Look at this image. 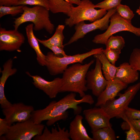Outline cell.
Masks as SVG:
<instances>
[{"label": "cell", "mask_w": 140, "mask_h": 140, "mask_svg": "<svg viewBox=\"0 0 140 140\" xmlns=\"http://www.w3.org/2000/svg\"><path fill=\"white\" fill-rule=\"evenodd\" d=\"M76 96L75 93L71 92L58 101L51 102L44 109L34 110L31 118L37 124L47 120L46 125L50 126L58 121L67 119L68 116L67 111L68 109H73L75 115L80 114L82 108L79 104L86 103L92 105L94 103L92 97L89 94H86L79 100L76 99Z\"/></svg>", "instance_id": "cell-1"}, {"label": "cell", "mask_w": 140, "mask_h": 140, "mask_svg": "<svg viewBox=\"0 0 140 140\" xmlns=\"http://www.w3.org/2000/svg\"><path fill=\"white\" fill-rule=\"evenodd\" d=\"M93 60L88 63H75L68 67L62 73L59 93L69 92L78 93L81 98L88 90L86 75L89 67L94 62Z\"/></svg>", "instance_id": "cell-2"}, {"label": "cell", "mask_w": 140, "mask_h": 140, "mask_svg": "<svg viewBox=\"0 0 140 140\" xmlns=\"http://www.w3.org/2000/svg\"><path fill=\"white\" fill-rule=\"evenodd\" d=\"M23 11L21 16L15 18L13 26L18 30L19 26L24 23L31 22L34 25L33 29L39 31L45 29L50 34L54 30V26L50 18L49 10L46 8L40 6L29 7L24 5Z\"/></svg>", "instance_id": "cell-3"}, {"label": "cell", "mask_w": 140, "mask_h": 140, "mask_svg": "<svg viewBox=\"0 0 140 140\" xmlns=\"http://www.w3.org/2000/svg\"><path fill=\"white\" fill-rule=\"evenodd\" d=\"M103 49L102 47L93 49L90 51L83 53L62 57H58L52 52H48L45 55V66L51 75L62 74L68 65L76 63L83 64L85 59L94 54L102 53Z\"/></svg>", "instance_id": "cell-4"}, {"label": "cell", "mask_w": 140, "mask_h": 140, "mask_svg": "<svg viewBox=\"0 0 140 140\" xmlns=\"http://www.w3.org/2000/svg\"><path fill=\"white\" fill-rule=\"evenodd\" d=\"M95 5L89 0H81L80 3L76 7L73 6L67 15L65 23L70 27L85 20L92 22L103 17L107 13L106 10L95 9Z\"/></svg>", "instance_id": "cell-5"}, {"label": "cell", "mask_w": 140, "mask_h": 140, "mask_svg": "<svg viewBox=\"0 0 140 140\" xmlns=\"http://www.w3.org/2000/svg\"><path fill=\"white\" fill-rule=\"evenodd\" d=\"M45 127L41 123H35L31 118L11 125L6 133L0 136V140H31L36 136L41 135Z\"/></svg>", "instance_id": "cell-6"}, {"label": "cell", "mask_w": 140, "mask_h": 140, "mask_svg": "<svg viewBox=\"0 0 140 140\" xmlns=\"http://www.w3.org/2000/svg\"><path fill=\"white\" fill-rule=\"evenodd\" d=\"M140 89V81L129 86L123 94L119 93V97L107 101L100 107L102 108L110 118H119L134 98Z\"/></svg>", "instance_id": "cell-7"}, {"label": "cell", "mask_w": 140, "mask_h": 140, "mask_svg": "<svg viewBox=\"0 0 140 140\" xmlns=\"http://www.w3.org/2000/svg\"><path fill=\"white\" fill-rule=\"evenodd\" d=\"M110 24L104 33L97 34L92 41L96 44L105 45L109 38L113 34L119 32L127 31L140 36V28H137L122 18L116 12L111 16Z\"/></svg>", "instance_id": "cell-8"}, {"label": "cell", "mask_w": 140, "mask_h": 140, "mask_svg": "<svg viewBox=\"0 0 140 140\" xmlns=\"http://www.w3.org/2000/svg\"><path fill=\"white\" fill-rule=\"evenodd\" d=\"M116 12V8L108 11L107 13L101 18L90 24H86L84 21L75 25V32L69 41L64 45H68L83 38L88 33L97 29L101 30H107L109 26L111 16Z\"/></svg>", "instance_id": "cell-9"}, {"label": "cell", "mask_w": 140, "mask_h": 140, "mask_svg": "<svg viewBox=\"0 0 140 140\" xmlns=\"http://www.w3.org/2000/svg\"><path fill=\"white\" fill-rule=\"evenodd\" d=\"M95 59V68L88 71L86 79L88 89L91 90L93 94L98 97L105 88L107 81L102 75L101 63L97 58Z\"/></svg>", "instance_id": "cell-10"}, {"label": "cell", "mask_w": 140, "mask_h": 140, "mask_svg": "<svg viewBox=\"0 0 140 140\" xmlns=\"http://www.w3.org/2000/svg\"><path fill=\"white\" fill-rule=\"evenodd\" d=\"M34 110L32 106L19 102L3 109L2 111L6 121L11 126L14 123L22 122L30 119Z\"/></svg>", "instance_id": "cell-11"}, {"label": "cell", "mask_w": 140, "mask_h": 140, "mask_svg": "<svg viewBox=\"0 0 140 140\" xmlns=\"http://www.w3.org/2000/svg\"><path fill=\"white\" fill-rule=\"evenodd\" d=\"M25 41L23 34L15 29L6 30L0 28V51L9 52L20 51Z\"/></svg>", "instance_id": "cell-12"}, {"label": "cell", "mask_w": 140, "mask_h": 140, "mask_svg": "<svg viewBox=\"0 0 140 140\" xmlns=\"http://www.w3.org/2000/svg\"><path fill=\"white\" fill-rule=\"evenodd\" d=\"M95 107L83 111V114L92 130L112 126L111 119L101 108Z\"/></svg>", "instance_id": "cell-13"}, {"label": "cell", "mask_w": 140, "mask_h": 140, "mask_svg": "<svg viewBox=\"0 0 140 140\" xmlns=\"http://www.w3.org/2000/svg\"><path fill=\"white\" fill-rule=\"evenodd\" d=\"M26 73L32 78V83L34 86L43 91L50 98H55L59 93L62 83L61 78H56L52 81H48L38 75H31L28 72H26Z\"/></svg>", "instance_id": "cell-14"}, {"label": "cell", "mask_w": 140, "mask_h": 140, "mask_svg": "<svg viewBox=\"0 0 140 140\" xmlns=\"http://www.w3.org/2000/svg\"><path fill=\"white\" fill-rule=\"evenodd\" d=\"M127 86L128 85L116 79L107 81L105 88L97 97L95 107H100L107 101L115 99L118 93Z\"/></svg>", "instance_id": "cell-15"}, {"label": "cell", "mask_w": 140, "mask_h": 140, "mask_svg": "<svg viewBox=\"0 0 140 140\" xmlns=\"http://www.w3.org/2000/svg\"><path fill=\"white\" fill-rule=\"evenodd\" d=\"M13 60L10 58L3 66V69L1 70L2 75L0 78V104L2 109L7 108L12 104L6 98L4 94V86L7 79L15 74L17 71L15 68H12Z\"/></svg>", "instance_id": "cell-16"}, {"label": "cell", "mask_w": 140, "mask_h": 140, "mask_svg": "<svg viewBox=\"0 0 140 140\" xmlns=\"http://www.w3.org/2000/svg\"><path fill=\"white\" fill-rule=\"evenodd\" d=\"M83 117L80 114L76 115L71 122L69 133L72 140H93L88 134L82 123Z\"/></svg>", "instance_id": "cell-17"}, {"label": "cell", "mask_w": 140, "mask_h": 140, "mask_svg": "<svg viewBox=\"0 0 140 140\" xmlns=\"http://www.w3.org/2000/svg\"><path fill=\"white\" fill-rule=\"evenodd\" d=\"M139 77L138 71L132 68L129 63L124 62L118 67L115 79L128 85L136 81Z\"/></svg>", "instance_id": "cell-18"}, {"label": "cell", "mask_w": 140, "mask_h": 140, "mask_svg": "<svg viewBox=\"0 0 140 140\" xmlns=\"http://www.w3.org/2000/svg\"><path fill=\"white\" fill-rule=\"evenodd\" d=\"M58 129L52 128L50 131L45 126L42 134L37 135L33 138L34 140H69V131L65 127L61 128L58 125Z\"/></svg>", "instance_id": "cell-19"}, {"label": "cell", "mask_w": 140, "mask_h": 140, "mask_svg": "<svg viewBox=\"0 0 140 140\" xmlns=\"http://www.w3.org/2000/svg\"><path fill=\"white\" fill-rule=\"evenodd\" d=\"M33 26V24L31 23L27 25L25 27L27 41L31 47L36 52V59L38 64L41 66H45V55L42 52L37 38L34 34Z\"/></svg>", "instance_id": "cell-20"}, {"label": "cell", "mask_w": 140, "mask_h": 140, "mask_svg": "<svg viewBox=\"0 0 140 140\" xmlns=\"http://www.w3.org/2000/svg\"><path fill=\"white\" fill-rule=\"evenodd\" d=\"M93 56L95 58H97L101 63V69L106 79L108 81L115 79L118 67L112 64L102 52Z\"/></svg>", "instance_id": "cell-21"}, {"label": "cell", "mask_w": 140, "mask_h": 140, "mask_svg": "<svg viewBox=\"0 0 140 140\" xmlns=\"http://www.w3.org/2000/svg\"><path fill=\"white\" fill-rule=\"evenodd\" d=\"M49 10L53 13H62L67 15L73 6L65 0H47Z\"/></svg>", "instance_id": "cell-22"}, {"label": "cell", "mask_w": 140, "mask_h": 140, "mask_svg": "<svg viewBox=\"0 0 140 140\" xmlns=\"http://www.w3.org/2000/svg\"><path fill=\"white\" fill-rule=\"evenodd\" d=\"M93 140H115L116 139L114 131L112 126L92 130Z\"/></svg>", "instance_id": "cell-23"}, {"label": "cell", "mask_w": 140, "mask_h": 140, "mask_svg": "<svg viewBox=\"0 0 140 140\" xmlns=\"http://www.w3.org/2000/svg\"><path fill=\"white\" fill-rule=\"evenodd\" d=\"M65 27L64 25H58L53 35L48 39L43 40L47 43L64 49V45L63 44V42L65 37L63 32Z\"/></svg>", "instance_id": "cell-24"}, {"label": "cell", "mask_w": 140, "mask_h": 140, "mask_svg": "<svg viewBox=\"0 0 140 140\" xmlns=\"http://www.w3.org/2000/svg\"><path fill=\"white\" fill-rule=\"evenodd\" d=\"M125 44L124 40L122 37L112 35L109 38L105 45L107 48L121 50L124 47Z\"/></svg>", "instance_id": "cell-25"}, {"label": "cell", "mask_w": 140, "mask_h": 140, "mask_svg": "<svg viewBox=\"0 0 140 140\" xmlns=\"http://www.w3.org/2000/svg\"><path fill=\"white\" fill-rule=\"evenodd\" d=\"M24 5L5 6H0V18L8 15L15 16L23 12Z\"/></svg>", "instance_id": "cell-26"}, {"label": "cell", "mask_w": 140, "mask_h": 140, "mask_svg": "<svg viewBox=\"0 0 140 140\" xmlns=\"http://www.w3.org/2000/svg\"><path fill=\"white\" fill-rule=\"evenodd\" d=\"M116 12L122 18L131 23V20L135 14L128 6L120 4L116 7Z\"/></svg>", "instance_id": "cell-27"}, {"label": "cell", "mask_w": 140, "mask_h": 140, "mask_svg": "<svg viewBox=\"0 0 140 140\" xmlns=\"http://www.w3.org/2000/svg\"><path fill=\"white\" fill-rule=\"evenodd\" d=\"M129 63L133 69L140 71V48L133 50L130 57Z\"/></svg>", "instance_id": "cell-28"}, {"label": "cell", "mask_w": 140, "mask_h": 140, "mask_svg": "<svg viewBox=\"0 0 140 140\" xmlns=\"http://www.w3.org/2000/svg\"><path fill=\"white\" fill-rule=\"evenodd\" d=\"M121 50H115L106 48L103 49L102 53L109 61L113 65L115 66L116 62L120 57L121 53Z\"/></svg>", "instance_id": "cell-29"}, {"label": "cell", "mask_w": 140, "mask_h": 140, "mask_svg": "<svg viewBox=\"0 0 140 140\" xmlns=\"http://www.w3.org/2000/svg\"><path fill=\"white\" fill-rule=\"evenodd\" d=\"M122 0H104L95 5L94 7L108 11L113 8H116L121 4Z\"/></svg>", "instance_id": "cell-30"}, {"label": "cell", "mask_w": 140, "mask_h": 140, "mask_svg": "<svg viewBox=\"0 0 140 140\" xmlns=\"http://www.w3.org/2000/svg\"><path fill=\"white\" fill-rule=\"evenodd\" d=\"M39 43H41L45 47L50 49L54 54L59 57L67 56L64 50V49L60 48L57 46L50 44L45 42L43 40H41L37 38Z\"/></svg>", "instance_id": "cell-31"}, {"label": "cell", "mask_w": 140, "mask_h": 140, "mask_svg": "<svg viewBox=\"0 0 140 140\" xmlns=\"http://www.w3.org/2000/svg\"><path fill=\"white\" fill-rule=\"evenodd\" d=\"M118 118H121L123 120L125 119H140V110L128 107Z\"/></svg>", "instance_id": "cell-32"}, {"label": "cell", "mask_w": 140, "mask_h": 140, "mask_svg": "<svg viewBox=\"0 0 140 140\" xmlns=\"http://www.w3.org/2000/svg\"><path fill=\"white\" fill-rule=\"evenodd\" d=\"M27 5L41 6L49 10L48 3L47 0H21L15 6Z\"/></svg>", "instance_id": "cell-33"}, {"label": "cell", "mask_w": 140, "mask_h": 140, "mask_svg": "<svg viewBox=\"0 0 140 140\" xmlns=\"http://www.w3.org/2000/svg\"><path fill=\"white\" fill-rule=\"evenodd\" d=\"M125 132L127 140H140V131L137 130L132 126H128Z\"/></svg>", "instance_id": "cell-34"}, {"label": "cell", "mask_w": 140, "mask_h": 140, "mask_svg": "<svg viewBox=\"0 0 140 140\" xmlns=\"http://www.w3.org/2000/svg\"><path fill=\"white\" fill-rule=\"evenodd\" d=\"M124 122L121 124V127L123 130H126L128 126L131 125L134 128L140 131V119H125Z\"/></svg>", "instance_id": "cell-35"}, {"label": "cell", "mask_w": 140, "mask_h": 140, "mask_svg": "<svg viewBox=\"0 0 140 140\" xmlns=\"http://www.w3.org/2000/svg\"><path fill=\"white\" fill-rule=\"evenodd\" d=\"M10 126L5 118H0V137L6 133Z\"/></svg>", "instance_id": "cell-36"}, {"label": "cell", "mask_w": 140, "mask_h": 140, "mask_svg": "<svg viewBox=\"0 0 140 140\" xmlns=\"http://www.w3.org/2000/svg\"><path fill=\"white\" fill-rule=\"evenodd\" d=\"M20 0H0V6H15Z\"/></svg>", "instance_id": "cell-37"}, {"label": "cell", "mask_w": 140, "mask_h": 140, "mask_svg": "<svg viewBox=\"0 0 140 140\" xmlns=\"http://www.w3.org/2000/svg\"><path fill=\"white\" fill-rule=\"evenodd\" d=\"M66 2L73 4H74L77 5H79L80 3L81 0H65Z\"/></svg>", "instance_id": "cell-38"}, {"label": "cell", "mask_w": 140, "mask_h": 140, "mask_svg": "<svg viewBox=\"0 0 140 140\" xmlns=\"http://www.w3.org/2000/svg\"><path fill=\"white\" fill-rule=\"evenodd\" d=\"M136 12L138 15H140V6L139 7V8L136 10Z\"/></svg>", "instance_id": "cell-39"}]
</instances>
